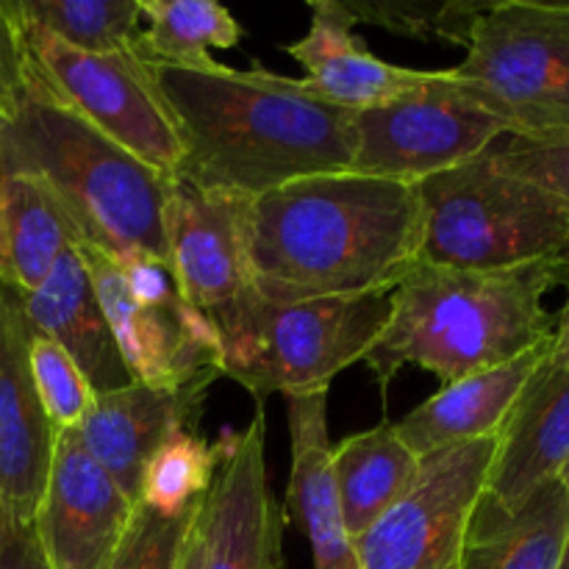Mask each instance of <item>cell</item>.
Segmentation results:
<instances>
[{
    "label": "cell",
    "instance_id": "cell-8",
    "mask_svg": "<svg viewBox=\"0 0 569 569\" xmlns=\"http://www.w3.org/2000/svg\"><path fill=\"white\" fill-rule=\"evenodd\" d=\"M20 26L33 76L50 94L156 172L176 176L181 139L142 53H81L31 22Z\"/></svg>",
    "mask_w": 569,
    "mask_h": 569
},
{
    "label": "cell",
    "instance_id": "cell-18",
    "mask_svg": "<svg viewBox=\"0 0 569 569\" xmlns=\"http://www.w3.org/2000/svg\"><path fill=\"white\" fill-rule=\"evenodd\" d=\"M309 33L283 44L306 70V89L348 111H367L406 98L437 81L439 70H411L378 59L361 37L342 0H311Z\"/></svg>",
    "mask_w": 569,
    "mask_h": 569
},
{
    "label": "cell",
    "instance_id": "cell-15",
    "mask_svg": "<svg viewBox=\"0 0 569 569\" xmlns=\"http://www.w3.org/2000/svg\"><path fill=\"white\" fill-rule=\"evenodd\" d=\"M248 203L239 194L170 181L164 228L172 276L181 298L209 317L250 289Z\"/></svg>",
    "mask_w": 569,
    "mask_h": 569
},
{
    "label": "cell",
    "instance_id": "cell-14",
    "mask_svg": "<svg viewBox=\"0 0 569 569\" xmlns=\"http://www.w3.org/2000/svg\"><path fill=\"white\" fill-rule=\"evenodd\" d=\"M137 503L106 476L72 431H56L48 483L33 515L50 569H106Z\"/></svg>",
    "mask_w": 569,
    "mask_h": 569
},
{
    "label": "cell",
    "instance_id": "cell-12",
    "mask_svg": "<svg viewBox=\"0 0 569 569\" xmlns=\"http://www.w3.org/2000/svg\"><path fill=\"white\" fill-rule=\"evenodd\" d=\"M203 569H283V511L267 481V417L220 439V467L200 506Z\"/></svg>",
    "mask_w": 569,
    "mask_h": 569
},
{
    "label": "cell",
    "instance_id": "cell-29",
    "mask_svg": "<svg viewBox=\"0 0 569 569\" xmlns=\"http://www.w3.org/2000/svg\"><path fill=\"white\" fill-rule=\"evenodd\" d=\"M28 361H31L39 403H42L53 431H72V428L81 426V420L89 415L94 398H98L81 367L53 339L39 337L33 331L31 345H28Z\"/></svg>",
    "mask_w": 569,
    "mask_h": 569
},
{
    "label": "cell",
    "instance_id": "cell-2",
    "mask_svg": "<svg viewBox=\"0 0 569 569\" xmlns=\"http://www.w3.org/2000/svg\"><path fill=\"white\" fill-rule=\"evenodd\" d=\"M420 242L417 187L387 178L328 172L248 203L250 289L267 303L392 292Z\"/></svg>",
    "mask_w": 569,
    "mask_h": 569
},
{
    "label": "cell",
    "instance_id": "cell-27",
    "mask_svg": "<svg viewBox=\"0 0 569 569\" xmlns=\"http://www.w3.org/2000/svg\"><path fill=\"white\" fill-rule=\"evenodd\" d=\"M220 467V442H206L198 428H178L144 465L139 506L156 515H181L209 495Z\"/></svg>",
    "mask_w": 569,
    "mask_h": 569
},
{
    "label": "cell",
    "instance_id": "cell-13",
    "mask_svg": "<svg viewBox=\"0 0 569 569\" xmlns=\"http://www.w3.org/2000/svg\"><path fill=\"white\" fill-rule=\"evenodd\" d=\"M569 467V365L542 361L498 433L492 467L467 539L483 537L517 515L545 483Z\"/></svg>",
    "mask_w": 569,
    "mask_h": 569
},
{
    "label": "cell",
    "instance_id": "cell-25",
    "mask_svg": "<svg viewBox=\"0 0 569 569\" xmlns=\"http://www.w3.org/2000/svg\"><path fill=\"white\" fill-rule=\"evenodd\" d=\"M144 59L183 70H217L211 50H233L244 28L214 0H139Z\"/></svg>",
    "mask_w": 569,
    "mask_h": 569
},
{
    "label": "cell",
    "instance_id": "cell-7",
    "mask_svg": "<svg viewBox=\"0 0 569 569\" xmlns=\"http://www.w3.org/2000/svg\"><path fill=\"white\" fill-rule=\"evenodd\" d=\"M453 72L509 133H567L569 3L492 0Z\"/></svg>",
    "mask_w": 569,
    "mask_h": 569
},
{
    "label": "cell",
    "instance_id": "cell-26",
    "mask_svg": "<svg viewBox=\"0 0 569 569\" xmlns=\"http://www.w3.org/2000/svg\"><path fill=\"white\" fill-rule=\"evenodd\" d=\"M11 6L22 22L81 53H142L139 0H11Z\"/></svg>",
    "mask_w": 569,
    "mask_h": 569
},
{
    "label": "cell",
    "instance_id": "cell-36",
    "mask_svg": "<svg viewBox=\"0 0 569 569\" xmlns=\"http://www.w3.org/2000/svg\"><path fill=\"white\" fill-rule=\"evenodd\" d=\"M200 520V515H198ZM194 520L192 531H189L187 545H183L181 553V565L178 569H203V533H200V522Z\"/></svg>",
    "mask_w": 569,
    "mask_h": 569
},
{
    "label": "cell",
    "instance_id": "cell-31",
    "mask_svg": "<svg viewBox=\"0 0 569 569\" xmlns=\"http://www.w3.org/2000/svg\"><path fill=\"white\" fill-rule=\"evenodd\" d=\"M487 153L500 170L533 183L569 206V131L545 133V137L509 133L498 139Z\"/></svg>",
    "mask_w": 569,
    "mask_h": 569
},
{
    "label": "cell",
    "instance_id": "cell-28",
    "mask_svg": "<svg viewBox=\"0 0 569 569\" xmlns=\"http://www.w3.org/2000/svg\"><path fill=\"white\" fill-rule=\"evenodd\" d=\"M342 6L356 26L467 50L476 20L492 0H342Z\"/></svg>",
    "mask_w": 569,
    "mask_h": 569
},
{
    "label": "cell",
    "instance_id": "cell-5",
    "mask_svg": "<svg viewBox=\"0 0 569 569\" xmlns=\"http://www.w3.org/2000/svg\"><path fill=\"white\" fill-rule=\"evenodd\" d=\"M392 292L278 306L248 289L211 315L222 376L248 389L256 403L270 395L328 392L333 378L365 361L378 342L392 315Z\"/></svg>",
    "mask_w": 569,
    "mask_h": 569
},
{
    "label": "cell",
    "instance_id": "cell-35",
    "mask_svg": "<svg viewBox=\"0 0 569 569\" xmlns=\"http://www.w3.org/2000/svg\"><path fill=\"white\" fill-rule=\"evenodd\" d=\"M565 287H567V303L565 309L559 311V317H556L553 339H550V361H556V365H569V276Z\"/></svg>",
    "mask_w": 569,
    "mask_h": 569
},
{
    "label": "cell",
    "instance_id": "cell-19",
    "mask_svg": "<svg viewBox=\"0 0 569 569\" xmlns=\"http://www.w3.org/2000/svg\"><path fill=\"white\" fill-rule=\"evenodd\" d=\"M287 422L292 445L287 511L309 539L315 569H359L356 542L345 526L333 481L328 392L287 398Z\"/></svg>",
    "mask_w": 569,
    "mask_h": 569
},
{
    "label": "cell",
    "instance_id": "cell-33",
    "mask_svg": "<svg viewBox=\"0 0 569 569\" xmlns=\"http://www.w3.org/2000/svg\"><path fill=\"white\" fill-rule=\"evenodd\" d=\"M117 264H120L128 295H131L133 303L142 306V309H161V306H170L181 298L170 261L139 253L128 256V259L117 261Z\"/></svg>",
    "mask_w": 569,
    "mask_h": 569
},
{
    "label": "cell",
    "instance_id": "cell-21",
    "mask_svg": "<svg viewBox=\"0 0 569 569\" xmlns=\"http://www.w3.org/2000/svg\"><path fill=\"white\" fill-rule=\"evenodd\" d=\"M20 300L28 328L64 348L67 356L81 367L94 395L131 387L133 378L122 365L78 248L67 250L50 276L33 292L20 295Z\"/></svg>",
    "mask_w": 569,
    "mask_h": 569
},
{
    "label": "cell",
    "instance_id": "cell-37",
    "mask_svg": "<svg viewBox=\"0 0 569 569\" xmlns=\"http://www.w3.org/2000/svg\"><path fill=\"white\" fill-rule=\"evenodd\" d=\"M561 481H565L567 487V495H569V467L565 470V476H561ZM561 569H569V537H567V550H565V559H561Z\"/></svg>",
    "mask_w": 569,
    "mask_h": 569
},
{
    "label": "cell",
    "instance_id": "cell-3",
    "mask_svg": "<svg viewBox=\"0 0 569 569\" xmlns=\"http://www.w3.org/2000/svg\"><path fill=\"white\" fill-rule=\"evenodd\" d=\"M567 259L503 270H453L417 261L395 287L387 328L367 353L381 392L406 367L453 383L492 370L553 337L545 295L565 287Z\"/></svg>",
    "mask_w": 569,
    "mask_h": 569
},
{
    "label": "cell",
    "instance_id": "cell-9",
    "mask_svg": "<svg viewBox=\"0 0 569 569\" xmlns=\"http://www.w3.org/2000/svg\"><path fill=\"white\" fill-rule=\"evenodd\" d=\"M350 172L417 187L487 153L509 126L459 83L453 67L437 81L378 109L356 111Z\"/></svg>",
    "mask_w": 569,
    "mask_h": 569
},
{
    "label": "cell",
    "instance_id": "cell-20",
    "mask_svg": "<svg viewBox=\"0 0 569 569\" xmlns=\"http://www.w3.org/2000/svg\"><path fill=\"white\" fill-rule=\"evenodd\" d=\"M550 339L506 365L445 383L437 395L409 411L403 420L392 422L398 437L420 459L453 448V445L498 437L520 400L522 389L548 359Z\"/></svg>",
    "mask_w": 569,
    "mask_h": 569
},
{
    "label": "cell",
    "instance_id": "cell-16",
    "mask_svg": "<svg viewBox=\"0 0 569 569\" xmlns=\"http://www.w3.org/2000/svg\"><path fill=\"white\" fill-rule=\"evenodd\" d=\"M31 328L20 292L0 287V500L33 520L48 483L56 431L28 361Z\"/></svg>",
    "mask_w": 569,
    "mask_h": 569
},
{
    "label": "cell",
    "instance_id": "cell-24",
    "mask_svg": "<svg viewBox=\"0 0 569 569\" xmlns=\"http://www.w3.org/2000/svg\"><path fill=\"white\" fill-rule=\"evenodd\" d=\"M567 537L569 495L556 478L503 526L467 539L459 569H561Z\"/></svg>",
    "mask_w": 569,
    "mask_h": 569
},
{
    "label": "cell",
    "instance_id": "cell-22",
    "mask_svg": "<svg viewBox=\"0 0 569 569\" xmlns=\"http://www.w3.org/2000/svg\"><path fill=\"white\" fill-rule=\"evenodd\" d=\"M78 242L61 206L37 181L0 176V287L33 292Z\"/></svg>",
    "mask_w": 569,
    "mask_h": 569
},
{
    "label": "cell",
    "instance_id": "cell-30",
    "mask_svg": "<svg viewBox=\"0 0 569 569\" xmlns=\"http://www.w3.org/2000/svg\"><path fill=\"white\" fill-rule=\"evenodd\" d=\"M200 506L203 500L181 515L164 517L137 503L131 526L106 569H178L183 545L200 515Z\"/></svg>",
    "mask_w": 569,
    "mask_h": 569
},
{
    "label": "cell",
    "instance_id": "cell-23",
    "mask_svg": "<svg viewBox=\"0 0 569 569\" xmlns=\"http://www.w3.org/2000/svg\"><path fill=\"white\" fill-rule=\"evenodd\" d=\"M420 461V456L398 437L392 422L333 445V481L353 542L398 503L415 481Z\"/></svg>",
    "mask_w": 569,
    "mask_h": 569
},
{
    "label": "cell",
    "instance_id": "cell-1",
    "mask_svg": "<svg viewBox=\"0 0 569 569\" xmlns=\"http://www.w3.org/2000/svg\"><path fill=\"white\" fill-rule=\"evenodd\" d=\"M148 72L181 139L178 181L253 200L353 167L356 111L317 98L298 78L264 67L183 70L150 59Z\"/></svg>",
    "mask_w": 569,
    "mask_h": 569
},
{
    "label": "cell",
    "instance_id": "cell-4",
    "mask_svg": "<svg viewBox=\"0 0 569 569\" xmlns=\"http://www.w3.org/2000/svg\"><path fill=\"white\" fill-rule=\"evenodd\" d=\"M0 176L37 181L76 228L78 244L114 261L167 250L172 178L139 161L61 103L33 76L26 98L0 120Z\"/></svg>",
    "mask_w": 569,
    "mask_h": 569
},
{
    "label": "cell",
    "instance_id": "cell-6",
    "mask_svg": "<svg viewBox=\"0 0 569 569\" xmlns=\"http://www.w3.org/2000/svg\"><path fill=\"white\" fill-rule=\"evenodd\" d=\"M420 261L453 270H503L569 259V206L500 170L489 153L417 183Z\"/></svg>",
    "mask_w": 569,
    "mask_h": 569
},
{
    "label": "cell",
    "instance_id": "cell-32",
    "mask_svg": "<svg viewBox=\"0 0 569 569\" xmlns=\"http://www.w3.org/2000/svg\"><path fill=\"white\" fill-rule=\"evenodd\" d=\"M31 87V56L11 0H0V120L11 114Z\"/></svg>",
    "mask_w": 569,
    "mask_h": 569
},
{
    "label": "cell",
    "instance_id": "cell-11",
    "mask_svg": "<svg viewBox=\"0 0 569 569\" xmlns=\"http://www.w3.org/2000/svg\"><path fill=\"white\" fill-rule=\"evenodd\" d=\"M76 248L133 381L178 389L194 381H217L222 376L220 337L209 315L183 298L161 309H142L128 295L120 264L111 256L87 244Z\"/></svg>",
    "mask_w": 569,
    "mask_h": 569
},
{
    "label": "cell",
    "instance_id": "cell-34",
    "mask_svg": "<svg viewBox=\"0 0 569 569\" xmlns=\"http://www.w3.org/2000/svg\"><path fill=\"white\" fill-rule=\"evenodd\" d=\"M0 569H50L33 520L0 500Z\"/></svg>",
    "mask_w": 569,
    "mask_h": 569
},
{
    "label": "cell",
    "instance_id": "cell-17",
    "mask_svg": "<svg viewBox=\"0 0 569 569\" xmlns=\"http://www.w3.org/2000/svg\"><path fill=\"white\" fill-rule=\"evenodd\" d=\"M214 381H194L178 389H159L137 383L98 395L83 417L72 428L78 442L103 467L106 476L122 489V495L139 503V481L150 456L178 431L194 428L206 392Z\"/></svg>",
    "mask_w": 569,
    "mask_h": 569
},
{
    "label": "cell",
    "instance_id": "cell-10",
    "mask_svg": "<svg viewBox=\"0 0 569 569\" xmlns=\"http://www.w3.org/2000/svg\"><path fill=\"white\" fill-rule=\"evenodd\" d=\"M498 437L420 461L411 487L356 539L359 569H459Z\"/></svg>",
    "mask_w": 569,
    "mask_h": 569
}]
</instances>
